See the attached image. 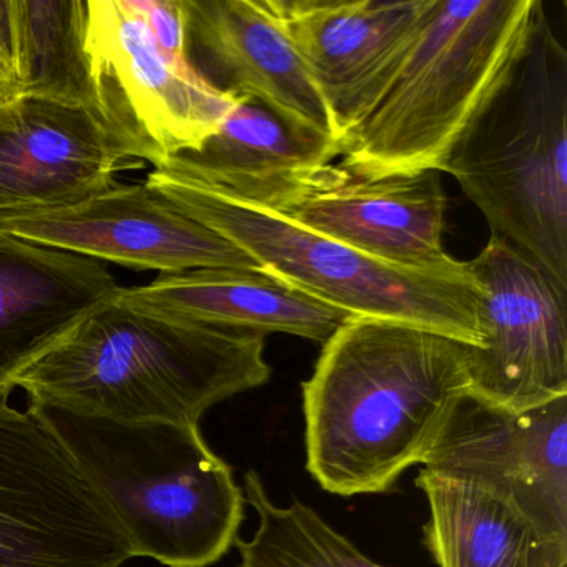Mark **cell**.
<instances>
[{"instance_id": "cell-1", "label": "cell", "mask_w": 567, "mask_h": 567, "mask_svg": "<svg viewBox=\"0 0 567 567\" xmlns=\"http://www.w3.org/2000/svg\"><path fill=\"white\" fill-rule=\"evenodd\" d=\"M301 384L307 467L338 496L390 493L423 464L471 391L467 344L394 321L350 318Z\"/></svg>"}, {"instance_id": "cell-2", "label": "cell", "mask_w": 567, "mask_h": 567, "mask_svg": "<svg viewBox=\"0 0 567 567\" xmlns=\"http://www.w3.org/2000/svg\"><path fill=\"white\" fill-rule=\"evenodd\" d=\"M271 377L265 338L137 310L115 298L19 377L29 404L124 423L198 424Z\"/></svg>"}, {"instance_id": "cell-3", "label": "cell", "mask_w": 567, "mask_h": 567, "mask_svg": "<svg viewBox=\"0 0 567 567\" xmlns=\"http://www.w3.org/2000/svg\"><path fill=\"white\" fill-rule=\"evenodd\" d=\"M145 185L270 275L353 318L394 321L481 347V288L467 261L391 264L168 164Z\"/></svg>"}, {"instance_id": "cell-4", "label": "cell", "mask_w": 567, "mask_h": 567, "mask_svg": "<svg viewBox=\"0 0 567 567\" xmlns=\"http://www.w3.org/2000/svg\"><path fill=\"white\" fill-rule=\"evenodd\" d=\"M28 411L105 497L135 557L208 567L238 539L244 489L198 424L124 423L45 404Z\"/></svg>"}, {"instance_id": "cell-5", "label": "cell", "mask_w": 567, "mask_h": 567, "mask_svg": "<svg viewBox=\"0 0 567 567\" xmlns=\"http://www.w3.org/2000/svg\"><path fill=\"white\" fill-rule=\"evenodd\" d=\"M539 0H434L380 101L341 144L364 178L443 172L529 42Z\"/></svg>"}, {"instance_id": "cell-6", "label": "cell", "mask_w": 567, "mask_h": 567, "mask_svg": "<svg viewBox=\"0 0 567 567\" xmlns=\"http://www.w3.org/2000/svg\"><path fill=\"white\" fill-rule=\"evenodd\" d=\"M503 238L567 288V51L544 6L529 42L444 164Z\"/></svg>"}, {"instance_id": "cell-7", "label": "cell", "mask_w": 567, "mask_h": 567, "mask_svg": "<svg viewBox=\"0 0 567 567\" xmlns=\"http://www.w3.org/2000/svg\"><path fill=\"white\" fill-rule=\"evenodd\" d=\"M121 520L29 411L0 403V567H124Z\"/></svg>"}, {"instance_id": "cell-8", "label": "cell", "mask_w": 567, "mask_h": 567, "mask_svg": "<svg viewBox=\"0 0 567 567\" xmlns=\"http://www.w3.org/2000/svg\"><path fill=\"white\" fill-rule=\"evenodd\" d=\"M85 52L102 121L155 168L198 151L240 101L167 58L131 0H89Z\"/></svg>"}, {"instance_id": "cell-9", "label": "cell", "mask_w": 567, "mask_h": 567, "mask_svg": "<svg viewBox=\"0 0 567 567\" xmlns=\"http://www.w3.org/2000/svg\"><path fill=\"white\" fill-rule=\"evenodd\" d=\"M467 265L481 288L470 393L511 411L567 396V288L494 235Z\"/></svg>"}, {"instance_id": "cell-10", "label": "cell", "mask_w": 567, "mask_h": 567, "mask_svg": "<svg viewBox=\"0 0 567 567\" xmlns=\"http://www.w3.org/2000/svg\"><path fill=\"white\" fill-rule=\"evenodd\" d=\"M423 467L494 494L567 540V396L511 411L467 393Z\"/></svg>"}, {"instance_id": "cell-11", "label": "cell", "mask_w": 567, "mask_h": 567, "mask_svg": "<svg viewBox=\"0 0 567 567\" xmlns=\"http://www.w3.org/2000/svg\"><path fill=\"white\" fill-rule=\"evenodd\" d=\"M0 230L137 271L261 274L240 248L172 207L145 184H115L68 207L0 214Z\"/></svg>"}, {"instance_id": "cell-12", "label": "cell", "mask_w": 567, "mask_h": 567, "mask_svg": "<svg viewBox=\"0 0 567 567\" xmlns=\"http://www.w3.org/2000/svg\"><path fill=\"white\" fill-rule=\"evenodd\" d=\"M433 2L268 0L323 101L340 147L393 81Z\"/></svg>"}, {"instance_id": "cell-13", "label": "cell", "mask_w": 567, "mask_h": 567, "mask_svg": "<svg viewBox=\"0 0 567 567\" xmlns=\"http://www.w3.org/2000/svg\"><path fill=\"white\" fill-rule=\"evenodd\" d=\"M247 200L391 264L426 267L451 258L440 172L364 178L328 164Z\"/></svg>"}, {"instance_id": "cell-14", "label": "cell", "mask_w": 567, "mask_h": 567, "mask_svg": "<svg viewBox=\"0 0 567 567\" xmlns=\"http://www.w3.org/2000/svg\"><path fill=\"white\" fill-rule=\"evenodd\" d=\"M144 165L95 112L38 97L0 107V214L79 204Z\"/></svg>"}, {"instance_id": "cell-15", "label": "cell", "mask_w": 567, "mask_h": 567, "mask_svg": "<svg viewBox=\"0 0 567 567\" xmlns=\"http://www.w3.org/2000/svg\"><path fill=\"white\" fill-rule=\"evenodd\" d=\"M184 9L188 64L207 84L334 141L323 101L268 0H184Z\"/></svg>"}, {"instance_id": "cell-16", "label": "cell", "mask_w": 567, "mask_h": 567, "mask_svg": "<svg viewBox=\"0 0 567 567\" xmlns=\"http://www.w3.org/2000/svg\"><path fill=\"white\" fill-rule=\"evenodd\" d=\"M121 290L104 261L0 230V403L28 368Z\"/></svg>"}, {"instance_id": "cell-17", "label": "cell", "mask_w": 567, "mask_h": 567, "mask_svg": "<svg viewBox=\"0 0 567 567\" xmlns=\"http://www.w3.org/2000/svg\"><path fill=\"white\" fill-rule=\"evenodd\" d=\"M117 300L187 323L264 338L271 333L293 334L320 344L353 318L258 271L190 270L158 275L144 287L122 288Z\"/></svg>"}, {"instance_id": "cell-18", "label": "cell", "mask_w": 567, "mask_h": 567, "mask_svg": "<svg viewBox=\"0 0 567 567\" xmlns=\"http://www.w3.org/2000/svg\"><path fill=\"white\" fill-rule=\"evenodd\" d=\"M426 494L423 544L437 567H564L567 540L544 534L506 501L421 467Z\"/></svg>"}, {"instance_id": "cell-19", "label": "cell", "mask_w": 567, "mask_h": 567, "mask_svg": "<svg viewBox=\"0 0 567 567\" xmlns=\"http://www.w3.org/2000/svg\"><path fill=\"white\" fill-rule=\"evenodd\" d=\"M337 157V142L300 131L258 102L240 99L198 151L167 164L205 184L251 198Z\"/></svg>"}, {"instance_id": "cell-20", "label": "cell", "mask_w": 567, "mask_h": 567, "mask_svg": "<svg viewBox=\"0 0 567 567\" xmlns=\"http://www.w3.org/2000/svg\"><path fill=\"white\" fill-rule=\"evenodd\" d=\"M9 11L21 97L48 99L99 115L85 52L87 2L9 0Z\"/></svg>"}, {"instance_id": "cell-21", "label": "cell", "mask_w": 567, "mask_h": 567, "mask_svg": "<svg viewBox=\"0 0 567 567\" xmlns=\"http://www.w3.org/2000/svg\"><path fill=\"white\" fill-rule=\"evenodd\" d=\"M244 483L258 529L250 540H235L241 567H386L364 556L307 504H275L255 471L245 474Z\"/></svg>"}, {"instance_id": "cell-22", "label": "cell", "mask_w": 567, "mask_h": 567, "mask_svg": "<svg viewBox=\"0 0 567 567\" xmlns=\"http://www.w3.org/2000/svg\"><path fill=\"white\" fill-rule=\"evenodd\" d=\"M161 51L175 62L188 64L187 19L184 0H131Z\"/></svg>"}, {"instance_id": "cell-23", "label": "cell", "mask_w": 567, "mask_h": 567, "mask_svg": "<svg viewBox=\"0 0 567 567\" xmlns=\"http://www.w3.org/2000/svg\"><path fill=\"white\" fill-rule=\"evenodd\" d=\"M21 99L14 49H12L9 0H0V107Z\"/></svg>"}, {"instance_id": "cell-24", "label": "cell", "mask_w": 567, "mask_h": 567, "mask_svg": "<svg viewBox=\"0 0 567 567\" xmlns=\"http://www.w3.org/2000/svg\"><path fill=\"white\" fill-rule=\"evenodd\" d=\"M564 567H567V566H564Z\"/></svg>"}]
</instances>
